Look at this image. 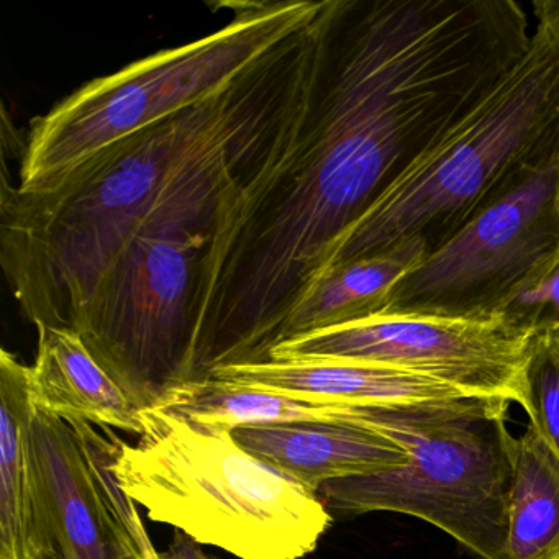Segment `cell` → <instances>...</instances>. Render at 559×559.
Returning <instances> with one entry per match:
<instances>
[{
  "label": "cell",
  "mask_w": 559,
  "mask_h": 559,
  "mask_svg": "<svg viewBox=\"0 0 559 559\" xmlns=\"http://www.w3.org/2000/svg\"><path fill=\"white\" fill-rule=\"evenodd\" d=\"M496 84L483 45L433 0H323L299 122L202 261L191 382L271 361L340 241Z\"/></svg>",
  "instance_id": "cell-1"
},
{
  "label": "cell",
  "mask_w": 559,
  "mask_h": 559,
  "mask_svg": "<svg viewBox=\"0 0 559 559\" xmlns=\"http://www.w3.org/2000/svg\"><path fill=\"white\" fill-rule=\"evenodd\" d=\"M317 17L198 106L107 146L48 188L24 194L4 182L0 261L37 329H71L107 264L158 212L237 199L273 162L309 96Z\"/></svg>",
  "instance_id": "cell-2"
},
{
  "label": "cell",
  "mask_w": 559,
  "mask_h": 559,
  "mask_svg": "<svg viewBox=\"0 0 559 559\" xmlns=\"http://www.w3.org/2000/svg\"><path fill=\"white\" fill-rule=\"evenodd\" d=\"M558 158L559 35L538 22L522 60L349 230L329 267L407 243L424 245L428 257Z\"/></svg>",
  "instance_id": "cell-3"
},
{
  "label": "cell",
  "mask_w": 559,
  "mask_h": 559,
  "mask_svg": "<svg viewBox=\"0 0 559 559\" xmlns=\"http://www.w3.org/2000/svg\"><path fill=\"white\" fill-rule=\"evenodd\" d=\"M116 443L127 496L201 545L240 559H302L332 525L319 493L248 453L231 431L155 408L143 412L136 443Z\"/></svg>",
  "instance_id": "cell-4"
},
{
  "label": "cell",
  "mask_w": 559,
  "mask_h": 559,
  "mask_svg": "<svg viewBox=\"0 0 559 559\" xmlns=\"http://www.w3.org/2000/svg\"><path fill=\"white\" fill-rule=\"evenodd\" d=\"M512 402L461 395L394 405H338L340 421L378 431L404 448L394 469L329 480L326 509L345 515L395 512L440 528L480 559L507 558L516 438Z\"/></svg>",
  "instance_id": "cell-5"
},
{
  "label": "cell",
  "mask_w": 559,
  "mask_h": 559,
  "mask_svg": "<svg viewBox=\"0 0 559 559\" xmlns=\"http://www.w3.org/2000/svg\"><path fill=\"white\" fill-rule=\"evenodd\" d=\"M322 2H237L230 24L97 78L32 122L17 191H41L107 146L198 106L309 25Z\"/></svg>",
  "instance_id": "cell-6"
},
{
  "label": "cell",
  "mask_w": 559,
  "mask_h": 559,
  "mask_svg": "<svg viewBox=\"0 0 559 559\" xmlns=\"http://www.w3.org/2000/svg\"><path fill=\"white\" fill-rule=\"evenodd\" d=\"M211 228L156 221L107 264L71 330L140 411L191 381L199 274Z\"/></svg>",
  "instance_id": "cell-7"
},
{
  "label": "cell",
  "mask_w": 559,
  "mask_h": 559,
  "mask_svg": "<svg viewBox=\"0 0 559 559\" xmlns=\"http://www.w3.org/2000/svg\"><path fill=\"white\" fill-rule=\"evenodd\" d=\"M558 260L559 158L428 254L382 316L489 322Z\"/></svg>",
  "instance_id": "cell-8"
},
{
  "label": "cell",
  "mask_w": 559,
  "mask_h": 559,
  "mask_svg": "<svg viewBox=\"0 0 559 559\" xmlns=\"http://www.w3.org/2000/svg\"><path fill=\"white\" fill-rule=\"evenodd\" d=\"M528 338L500 319L473 322L376 316L287 340L270 358L374 362L437 379L464 395L516 402Z\"/></svg>",
  "instance_id": "cell-9"
},
{
  "label": "cell",
  "mask_w": 559,
  "mask_h": 559,
  "mask_svg": "<svg viewBox=\"0 0 559 559\" xmlns=\"http://www.w3.org/2000/svg\"><path fill=\"white\" fill-rule=\"evenodd\" d=\"M31 368L0 352V559H64L31 443Z\"/></svg>",
  "instance_id": "cell-10"
},
{
  "label": "cell",
  "mask_w": 559,
  "mask_h": 559,
  "mask_svg": "<svg viewBox=\"0 0 559 559\" xmlns=\"http://www.w3.org/2000/svg\"><path fill=\"white\" fill-rule=\"evenodd\" d=\"M209 379L307 404L343 407L447 401L464 395L444 382L417 372L345 359L228 366L215 369Z\"/></svg>",
  "instance_id": "cell-11"
},
{
  "label": "cell",
  "mask_w": 559,
  "mask_h": 559,
  "mask_svg": "<svg viewBox=\"0 0 559 559\" xmlns=\"http://www.w3.org/2000/svg\"><path fill=\"white\" fill-rule=\"evenodd\" d=\"M231 435L248 453L313 493L329 480L408 463L407 451L391 438L349 421L258 425Z\"/></svg>",
  "instance_id": "cell-12"
},
{
  "label": "cell",
  "mask_w": 559,
  "mask_h": 559,
  "mask_svg": "<svg viewBox=\"0 0 559 559\" xmlns=\"http://www.w3.org/2000/svg\"><path fill=\"white\" fill-rule=\"evenodd\" d=\"M31 443L64 559H127L74 428L34 407Z\"/></svg>",
  "instance_id": "cell-13"
},
{
  "label": "cell",
  "mask_w": 559,
  "mask_h": 559,
  "mask_svg": "<svg viewBox=\"0 0 559 559\" xmlns=\"http://www.w3.org/2000/svg\"><path fill=\"white\" fill-rule=\"evenodd\" d=\"M31 394L37 411L67 424L83 420L135 435L143 431V412L94 359L76 330L38 329Z\"/></svg>",
  "instance_id": "cell-14"
},
{
  "label": "cell",
  "mask_w": 559,
  "mask_h": 559,
  "mask_svg": "<svg viewBox=\"0 0 559 559\" xmlns=\"http://www.w3.org/2000/svg\"><path fill=\"white\" fill-rule=\"evenodd\" d=\"M425 258L424 245L407 243L391 253L330 266L287 317L281 343L382 316L392 290Z\"/></svg>",
  "instance_id": "cell-15"
},
{
  "label": "cell",
  "mask_w": 559,
  "mask_h": 559,
  "mask_svg": "<svg viewBox=\"0 0 559 559\" xmlns=\"http://www.w3.org/2000/svg\"><path fill=\"white\" fill-rule=\"evenodd\" d=\"M559 555V460L526 428L516 438L509 503V559H551Z\"/></svg>",
  "instance_id": "cell-16"
},
{
  "label": "cell",
  "mask_w": 559,
  "mask_h": 559,
  "mask_svg": "<svg viewBox=\"0 0 559 559\" xmlns=\"http://www.w3.org/2000/svg\"><path fill=\"white\" fill-rule=\"evenodd\" d=\"M162 408L194 424L228 431L290 421H332L338 417L336 405L307 404L284 395L211 379L186 384Z\"/></svg>",
  "instance_id": "cell-17"
},
{
  "label": "cell",
  "mask_w": 559,
  "mask_h": 559,
  "mask_svg": "<svg viewBox=\"0 0 559 559\" xmlns=\"http://www.w3.org/2000/svg\"><path fill=\"white\" fill-rule=\"evenodd\" d=\"M70 425L83 444L94 484L99 490L107 516L116 530L120 545L126 549L127 555L135 556L136 559H159V552L156 551L146 533L135 502L127 496L117 477V435L109 431V428H104L106 430V437H104L90 421H71Z\"/></svg>",
  "instance_id": "cell-18"
},
{
  "label": "cell",
  "mask_w": 559,
  "mask_h": 559,
  "mask_svg": "<svg viewBox=\"0 0 559 559\" xmlns=\"http://www.w3.org/2000/svg\"><path fill=\"white\" fill-rule=\"evenodd\" d=\"M516 404L528 415V427L559 460V329L530 335Z\"/></svg>",
  "instance_id": "cell-19"
},
{
  "label": "cell",
  "mask_w": 559,
  "mask_h": 559,
  "mask_svg": "<svg viewBox=\"0 0 559 559\" xmlns=\"http://www.w3.org/2000/svg\"><path fill=\"white\" fill-rule=\"evenodd\" d=\"M499 319L525 336L559 329V260L510 300Z\"/></svg>",
  "instance_id": "cell-20"
},
{
  "label": "cell",
  "mask_w": 559,
  "mask_h": 559,
  "mask_svg": "<svg viewBox=\"0 0 559 559\" xmlns=\"http://www.w3.org/2000/svg\"><path fill=\"white\" fill-rule=\"evenodd\" d=\"M159 559H217L202 549L201 543L176 530L168 548L159 552Z\"/></svg>",
  "instance_id": "cell-21"
},
{
  "label": "cell",
  "mask_w": 559,
  "mask_h": 559,
  "mask_svg": "<svg viewBox=\"0 0 559 559\" xmlns=\"http://www.w3.org/2000/svg\"><path fill=\"white\" fill-rule=\"evenodd\" d=\"M533 11L538 22L551 25L559 35V0H535Z\"/></svg>",
  "instance_id": "cell-22"
},
{
  "label": "cell",
  "mask_w": 559,
  "mask_h": 559,
  "mask_svg": "<svg viewBox=\"0 0 559 559\" xmlns=\"http://www.w3.org/2000/svg\"><path fill=\"white\" fill-rule=\"evenodd\" d=\"M551 559H559V555L552 556Z\"/></svg>",
  "instance_id": "cell-23"
},
{
  "label": "cell",
  "mask_w": 559,
  "mask_h": 559,
  "mask_svg": "<svg viewBox=\"0 0 559 559\" xmlns=\"http://www.w3.org/2000/svg\"><path fill=\"white\" fill-rule=\"evenodd\" d=\"M127 559H136L135 556H129Z\"/></svg>",
  "instance_id": "cell-24"
}]
</instances>
